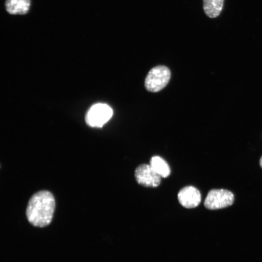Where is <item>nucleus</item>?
<instances>
[{
  "mask_svg": "<svg viewBox=\"0 0 262 262\" xmlns=\"http://www.w3.org/2000/svg\"><path fill=\"white\" fill-rule=\"evenodd\" d=\"M55 209L53 195L46 190L39 191L30 199L26 216L29 223L38 228H44L51 222Z\"/></svg>",
  "mask_w": 262,
  "mask_h": 262,
  "instance_id": "f257e3e1",
  "label": "nucleus"
},
{
  "mask_svg": "<svg viewBox=\"0 0 262 262\" xmlns=\"http://www.w3.org/2000/svg\"><path fill=\"white\" fill-rule=\"evenodd\" d=\"M169 68L164 66L153 67L148 73L145 82L146 89L151 92H157L163 89L170 79Z\"/></svg>",
  "mask_w": 262,
  "mask_h": 262,
  "instance_id": "f03ea898",
  "label": "nucleus"
},
{
  "mask_svg": "<svg viewBox=\"0 0 262 262\" xmlns=\"http://www.w3.org/2000/svg\"><path fill=\"white\" fill-rule=\"evenodd\" d=\"M233 193L226 189H212L209 191L204 202L209 210H217L231 205L234 201Z\"/></svg>",
  "mask_w": 262,
  "mask_h": 262,
  "instance_id": "7ed1b4c3",
  "label": "nucleus"
},
{
  "mask_svg": "<svg viewBox=\"0 0 262 262\" xmlns=\"http://www.w3.org/2000/svg\"><path fill=\"white\" fill-rule=\"evenodd\" d=\"M113 110L104 103H97L93 105L86 115L88 125L94 127H101L112 117Z\"/></svg>",
  "mask_w": 262,
  "mask_h": 262,
  "instance_id": "20e7f679",
  "label": "nucleus"
},
{
  "mask_svg": "<svg viewBox=\"0 0 262 262\" xmlns=\"http://www.w3.org/2000/svg\"><path fill=\"white\" fill-rule=\"evenodd\" d=\"M134 175L137 183L145 187H156L161 183L162 177L149 164H142L138 166Z\"/></svg>",
  "mask_w": 262,
  "mask_h": 262,
  "instance_id": "39448f33",
  "label": "nucleus"
},
{
  "mask_svg": "<svg viewBox=\"0 0 262 262\" xmlns=\"http://www.w3.org/2000/svg\"><path fill=\"white\" fill-rule=\"evenodd\" d=\"M180 203L186 208H194L200 203L201 196L199 191L192 186L182 188L178 194Z\"/></svg>",
  "mask_w": 262,
  "mask_h": 262,
  "instance_id": "423d86ee",
  "label": "nucleus"
},
{
  "mask_svg": "<svg viewBox=\"0 0 262 262\" xmlns=\"http://www.w3.org/2000/svg\"><path fill=\"white\" fill-rule=\"evenodd\" d=\"M31 0H6V11L12 15H25L29 10Z\"/></svg>",
  "mask_w": 262,
  "mask_h": 262,
  "instance_id": "0eeeda50",
  "label": "nucleus"
},
{
  "mask_svg": "<svg viewBox=\"0 0 262 262\" xmlns=\"http://www.w3.org/2000/svg\"><path fill=\"white\" fill-rule=\"evenodd\" d=\"M149 165L161 177L166 178L170 174V168L167 162L158 156H153L150 161Z\"/></svg>",
  "mask_w": 262,
  "mask_h": 262,
  "instance_id": "6e6552de",
  "label": "nucleus"
},
{
  "mask_svg": "<svg viewBox=\"0 0 262 262\" xmlns=\"http://www.w3.org/2000/svg\"><path fill=\"white\" fill-rule=\"evenodd\" d=\"M203 10L206 15L210 18H215L220 14L224 4V0H203Z\"/></svg>",
  "mask_w": 262,
  "mask_h": 262,
  "instance_id": "1a4fd4ad",
  "label": "nucleus"
},
{
  "mask_svg": "<svg viewBox=\"0 0 262 262\" xmlns=\"http://www.w3.org/2000/svg\"><path fill=\"white\" fill-rule=\"evenodd\" d=\"M260 165L261 168H262V156L260 159Z\"/></svg>",
  "mask_w": 262,
  "mask_h": 262,
  "instance_id": "9d476101",
  "label": "nucleus"
}]
</instances>
